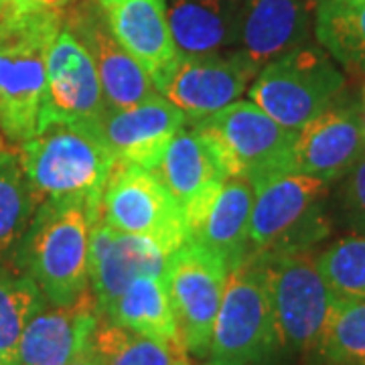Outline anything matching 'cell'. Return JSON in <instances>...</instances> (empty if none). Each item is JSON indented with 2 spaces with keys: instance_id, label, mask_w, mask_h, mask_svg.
I'll list each match as a JSON object with an SVG mask.
<instances>
[{
  "instance_id": "obj_24",
  "label": "cell",
  "mask_w": 365,
  "mask_h": 365,
  "mask_svg": "<svg viewBox=\"0 0 365 365\" xmlns=\"http://www.w3.org/2000/svg\"><path fill=\"white\" fill-rule=\"evenodd\" d=\"M314 37L347 73L365 76V0H319Z\"/></svg>"
},
{
  "instance_id": "obj_25",
  "label": "cell",
  "mask_w": 365,
  "mask_h": 365,
  "mask_svg": "<svg viewBox=\"0 0 365 365\" xmlns=\"http://www.w3.org/2000/svg\"><path fill=\"white\" fill-rule=\"evenodd\" d=\"M41 199L26 177L19 148H0V262L11 258L23 242Z\"/></svg>"
},
{
  "instance_id": "obj_12",
  "label": "cell",
  "mask_w": 365,
  "mask_h": 365,
  "mask_svg": "<svg viewBox=\"0 0 365 365\" xmlns=\"http://www.w3.org/2000/svg\"><path fill=\"white\" fill-rule=\"evenodd\" d=\"M169 250L158 242L118 232L104 222H96L90 240V290L98 311L104 317L114 300L136 278H167Z\"/></svg>"
},
{
  "instance_id": "obj_1",
  "label": "cell",
  "mask_w": 365,
  "mask_h": 365,
  "mask_svg": "<svg viewBox=\"0 0 365 365\" xmlns=\"http://www.w3.org/2000/svg\"><path fill=\"white\" fill-rule=\"evenodd\" d=\"M63 29V9L6 0L0 14V134L23 144L39 130L47 104V57Z\"/></svg>"
},
{
  "instance_id": "obj_35",
  "label": "cell",
  "mask_w": 365,
  "mask_h": 365,
  "mask_svg": "<svg viewBox=\"0 0 365 365\" xmlns=\"http://www.w3.org/2000/svg\"><path fill=\"white\" fill-rule=\"evenodd\" d=\"M364 122H365V108H364Z\"/></svg>"
},
{
  "instance_id": "obj_33",
  "label": "cell",
  "mask_w": 365,
  "mask_h": 365,
  "mask_svg": "<svg viewBox=\"0 0 365 365\" xmlns=\"http://www.w3.org/2000/svg\"><path fill=\"white\" fill-rule=\"evenodd\" d=\"M4 6H6V0H0V14L4 11Z\"/></svg>"
},
{
  "instance_id": "obj_8",
  "label": "cell",
  "mask_w": 365,
  "mask_h": 365,
  "mask_svg": "<svg viewBox=\"0 0 365 365\" xmlns=\"http://www.w3.org/2000/svg\"><path fill=\"white\" fill-rule=\"evenodd\" d=\"M222 153L230 177L252 187L282 173H294L297 130L284 128L254 102H234L222 112L189 120Z\"/></svg>"
},
{
  "instance_id": "obj_4",
  "label": "cell",
  "mask_w": 365,
  "mask_h": 365,
  "mask_svg": "<svg viewBox=\"0 0 365 365\" xmlns=\"http://www.w3.org/2000/svg\"><path fill=\"white\" fill-rule=\"evenodd\" d=\"M280 351L317 355L339 299L309 252L258 254Z\"/></svg>"
},
{
  "instance_id": "obj_26",
  "label": "cell",
  "mask_w": 365,
  "mask_h": 365,
  "mask_svg": "<svg viewBox=\"0 0 365 365\" xmlns=\"http://www.w3.org/2000/svg\"><path fill=\"white\" fill-rule=\"evenodd\" d=\"M91 351L100 365H191L187 349L170 347L106 319L93 333Z\"/></svg>"
},
{
  "instance_id": "obj_6",
  "label": "cell",
  "mask_w": 365,
  "mask_h": 365,
  "mask_svg": "<svg viewBox=\"0 0 365 365\" xmlns=\"http://www.w3.org/2000/svg\"><path fill=\"white\" fill-rule=\"evenodd\" d=\"M345 76L321 47L300 45L262 67L248 88L250 102L278 124L300 130L337 102Z\"/></svg>"
},
{
  "instance_id": "obj_15",
  "label": "cell",
  "mask_w": 365,
  "mask_h": 365,
  "mask_svg": "<svg viewBox=\"0 0 365 365\" xmlns=\"http://www.w3.org/2000/svg\"><path fill=\"white\" fill-rule=\"evenodd\" d=\"M254 205V187L244 179L232 177L222 187L203 195L185 209L189 242L207 250L227 266H235L252 254L250 250V215Z\"/></svg>"
},
{
  "instance_id": "obj_5",
  "label": "cell",
  "mask_w": 365,
  "mask_h": 365,
  "mask_svg": "<svg viewBox=\"0 0 365 365\" xmlns=\"http://www.w3.org/2000/svg\"><path fill=\"white\" fill-rule=\"evenodd\" d=\"M329 182L282 173L254 185L250 250L258 254L311 252L331 234Z\"/></svg>"
},
{
  "instance_id": "obj_36",
  "label": "cell",
  "mask_w": 365,
  "mask_h": 365,
  "mask_svg": "<svg viewBox=\"0 0 365 365\" xmlns=\"http://www.w3.org/2000/svg\"><path fill=\"white\" fill-rule=\"evenodd\" d=\"M364 108H365V93H364Z\"/></svg>"
},
{
  "instance_id": "obj_17",
  "label": "cell",
  "mask_w": 365,
  "mask_h": 365,
  "mask_svg": "<svg viewBox=\"0 0 365 365\" xmlns=\"http://www.w3.org/2000/svg\"><path fill=\"white\" fill-rule=\"evenodd\" d=\"M102 321L91 290L71 307L41 311L23 331L6 365H67L91 349Z\"/></svg>"
},
{
  "instance_id": "obj_29",
  "label": "cell",
  "mask_w": 365,
  "mask_h": 365,
  "mask_svg": "<svg viewBox=\"0 0 365 365\" xmlns=\"http://www.w3.org/2000/svg\"><path fill=\"white\" fill-rule=\"evenodd\" d=\"M314 260L337 299L365 300V237L339 240Z\"/></svg>"
},
{
  "instance_id": "obj_14",
  "label": "cell",
  "mask_w": 365,
  "mask_h": 365,
  "mask_svg": "<svg viewBox=\"0 0 365 365\" xmlns=\"http://www.w3.org/2000/svg\"><path fill=\"white\" fill-rule=\"evenodd\" d=\"M365 153L364 110L337 102L297 130L294 173L325 182L343 179Z\"/></svg>"
},
{
  "instance_id": "obj_30",
  "label": "cell",
  "mask_w": 365,
  "mask_h": 365,
  "mask_svg": "<svg viewBox=\"0 0 365 365\" xmlns=\"http://www.w3.org/2000/svg\"><path fill=\"white\" fill-rule=\"evenodd\" d=\"M339 207L347 225L365 235V153L343 177Z\"/></svg>"
},
{
  "instance_id": "obj_9",
  "label": "cell",
  "mask_w": 365,
  "mask_h": 365,
  "mask_svg": "<svg viewBox=\"0 0 365 365\" xmlns=\"http://www.w3.org/2000/svg\"><path fill=\"white\" fill-rule=\"evenodd\" d=\"M100 222L118 232L144 235L175 254L189 242L181 203L153 170L116 163L100 201Z\"/></svg>"
},
{
  "instance_id": "obj_10",
  "label": "cell",
  "mask_w": 365,
  "mask_h": 365,
  "mask_svg": "<svg viewBox=\"0 0 365 365\" xmlns=\"http://www.w3.org/2000/svg\"><path fill=\"white\" fill-rule=\"evenodd\" d=\"M227 278V266L195 242L182 244L170 256L167 270L170 302L185 347L199 359H207Z\"/></svg>"
},
{
  "instance_id": "obj_13",
  "label": "cell",
  "mask_w": 365,
  "mask_h": 365,
  "mask_svg": "<svg viewBox=\"0 0 365 365\" xmlns=\"http://www.w3.org/2000/svg\"><path fill=\"white\" fill-rule=\"evenodd\" d=\"M258 71L242 51L182 57L160 93L187 120H201L237 102Z\"/></svg>"
},
{
  "instance_id": "obj_32",
  "label": "cell",
  "mask_w": 365,
  "mask_h": 365,
  "mask_svg": "<svg viewBox=\"0 0 365 365\" xmlns=\"http://www.w3.org/2000/svg\"><path fill=\"white\" fill-rule=\"evenodd\" d=\"M29 2H37V4L49 6V9H63L67 0H29Z\"/></svg>"
},
{
  "instance_id": "obj_16",
  "label": "cell",
  "mask_w": 365,
  "mask_h": 365,
  "mask_svg": "<svg viewBox=\"0 0 365 365\" xmlns=\"http://www.w3.org/2000/svg\"><path fill=\"white\" fill-rule=\"evenodd\" d=\"M116 41L146 69L158 91L181 63L167 0H96Z\"/></svg>"
},
{
  "instance_id": "obj_20",
  "label": "cell",
  "mask_w": 365,
  "mask_h": 365,
  "mask_svg": "<svg viewBox=\"0 0 365 365\" xmlns=\"http://www.w3.org/2000/svg\"><path fill=\"white\" fill-rule=\"evenodd\" d=\"M319 0H244L240 49L262 69L304 45Z\"/></svg>"
},
{
  "instance_id": "obj_3",
  "label": "cell",
  "mask_w": 365,
  "mask_h": 365,
  "mask_svg": "<svg viewBox=\"0 0 365 365\" xmlns=\"http://www.w3.org/2000/svg\"><path fill=\"white\" fill-rule=\"evenodd\" d=\"M98 211L73 201H41L14 264L39 284L53 307H71L90 292V240Z\"/></svg>"
},
{
  "instance_id": "obj_21",
  "label": "cell",
  "mask_w": 365,
  "mask_h": 365,
  "mask_svg": "<svg viewBox=\"0 0 365 365\" xmlns=\"http://www.w3.org/2000/svg\"><path fill=\"white\" fill-rule=\"evenodd\" d=\"M153 173L182 209L232 179L220 148L189 120L165 148Z\"/></svg>"
},
{
  "instance_id": "obj_37",
  "label": "cell",
  "mask_w": 365,
  "mask_h": 365,
  "mask_svg": "<svg viewBox=\"0 0 365 365\" xmlns=\"http://www.w3.org/2000/svg\"><path fill=\"white\" fill-rule=\"evenodd\" d=\"M0 365H4V364H2V359H0Z\"/></svg>"
},
{
  "instance_id": "obj_27",
  "label": "cell",
  "mask_w": 365,
  "mask_h": 365,
  "mask_svg": "<svg viewBox=\"0 0 365 365\" xmlns=\"http://www.w3.org/2000/svg\"><path fill=\"white\" fill-rule=\"evenodd\" d=\"M47 309L39 284L26 272L0 270V359L13 357L26 325Z\"/></svg>"
},
{
  "instance_id": "obj_23",
  "label": "cell",
  "mask_w": 365,
  "mask_h": 365,
  "mask_svg": "<svg viewBox=\"0 0 365 365\" xmlns=\"http://www.w3.org/2000/svg\"><path fill=\"white\" fill-rule=\"evenodd\" d=\"M144 337L187 349L170 302L167 278L143 276L126 288L102 317Z\"/></svg>"
},
{
  "instance_id": "obj_2",
  "label": "cell",
  "mask_w": 365,
  "mask_h": 365,
  "mask_svg": "<svg viewBox=\"0 0 365 365\" xmlns=\"http://www.w3.org/2000/svg\"><path fill=\"white\" fill-rule=\"evenodd\" d=\"M19 157L41 201L83 203L100 215V201L116 165L102 122L76 118H47Z\"/></svg>"
},
{
  "instance_id": "obj_34",
  "label": "cell",
  "mask_w": 365,
  "mask_h": 365,
  "mask_svg": "<svg viewBox=\"0 0 365 365\" xmlns=\"http://www.w3.org/2000/svg\"><path fill=\"white\" fill-rule=\"evenodd\" d=\"M2 146H6V144L2 143V138H0V148H2Z\"/></svg>"
},
{
  "instance_id": "obj_11",
  "label": "cell",
  "mask_w": 365,
  "mask_h": 365,
  "mask_svg": "<svg viewBox=\"0 0 365 365\" xmlns=\"http://www.w3.org/2000/svg\"><path fill=\"white\" fill-rule=\"evenodd\" d=\"M63 25L90 53L108 112L130 108L160 93L146 69L112 35L96 0H79L69 11L63 9Z\"/></svg>"
},
{
  "instance_id": "obj_19",
  "label": "cell",
  "mask_w": 365,
  "mask_h": 365,
  "mask_svg": "<svg viewBox=\"0 0 365 365\" xmlns=\"http://www.w3.org/2000/svg\"><path fill=\"white\" fill-rule=\"evenodd\" d=\"M106 112L104 91L90 53L63 25L47 57V104L41 122L55 116L102 122Z\"/></svg>"
},
{
  "instance_id": "obj_22",
  "label": "cell",
  "mask_w": 365,
  "mask_h": 365,
  "mask_svg": "<svg viewBox=\"0 0 365 365\" xmlns=\"http://www.w3.org/2000/svg\"><path fill=\"white\" fill-rule=\"evenodd\" d=\"M167 16L181 59L240 49L244 0H167Z\"/></svg>"
},
{
  "instance_id": "obj_18",
  "label": "cell",
  "mask_w": 365,
  "mask_h": 365,
  "mask_svg": "<svg viewBox=\"0 0 365 365\" xmlns=\"http://www.w3.org/2000/svg\"><path fill=\"white\" fill-rule=\"evenodd\" d=\"M182 126H187V116L163 93L124 110L106 112L102 118V130L116 163L148 170L157 167Z\"/></svg>"
},
{
  "instance_id": "obj_31",
  "label": "cell",
  "mask_w": 365,
  "mask_h": 365,
  "mask_svg": "<svg viewBox=\"0 0 365 365\" xmlns=\"http://www.w3.org/2000/svg\"><path fill=\"white\" fill-rule=\"evenodd\" d=\"M67 365H100V361H98L96 353L90 349L88 353H83L81 357H78L76 361H71V364H67Z\"/></svg>"
},
{
  "instance_id": "obj_28",
  "label": "cell",
  "mask_w": 365,
  "mask_h": 365,
  "mask_svg": "<svg viewBox=\"0 0 365 365\" xmlns=\"http://www.w3.org/2000/svg\"><path fill=\"white\" fill-rule=\"evenodd\" d=\"M317 357L327 365H365V300L339 299Z\"/></svg>"
},
{
  "instance_id": "obj_7",
  "label": "cell",
  "mask_w": 365,
  "mask_h": 365,
  "mask_svg": "<svg viewBox=\"0 0 365 365\" xmlns=\"http://www.w3.org/2000/svg\"><path fill=\"white\" fill-rule=\"evenodd\" d=\"M280 351L260 258L230 272L205 365H266Z\"/></svg>"
}]
</instances>
